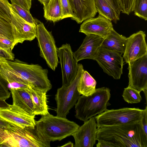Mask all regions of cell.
Returning a JSON list of instances; mask_svg holds the SVG:
<instances>
[{
	"label": "cell",
	"instance_id": "cell-26",
	"mask_svg": "<svg viewBox=\"0 0 147 147\" xmlns=\"http://www.w3.org/2000/svg\"><path fill=\"white\" fill-rule=\"evenodd\" d=\"M140 93V92L128 86L124 89L122 96L124 100L128 103H137L142 99Z\"/></svg>",
	"mask_w": 147,
	"mask_h": 147
},
{
	"label": "cell",
	"instance_id": "cell-12",
	"mask_svg": "<svg viewBox=\"0 0 147 147\" xmlns=\"http://www.w3.org/2000/svg\"><path fill=\"white\" fill-rule=\"evenodd\" d=\"M128 63V86L141 92L147 90V55Z\"/></svg>",
	"mask_w": 147,
	"mask_h": 147
},
{
	"label": "cell",
	"instance_id": "cell-20",
	"mask_svg": "<svg viewBox=\"0 0 147 147\" xmlns=\"http://www.w3.org/2000/svg\"><path fill=\"white\" fill-rule=\"evenodd\" d=\"M27 88L10 90L12 98L13 105L19 107L30 115H35L32 100Z\"/></svg>",
	"mask_w": 147,
	"mask_h": 147
},
{
	"label": "cell",
	"instance_id": "cell-10",
	"mask_svg": "<svg viewBox=\"0 0 147 147\" xmlns=\"http://www.w3.org/2000/svg\"><path fill=\"white\" fill-rule=\"evenodd\" d=\"M11 23L13 38L12 49L18 43L31 41L36 36V26L27 22L20 17L9 3Z\"/></svg>",
	"mask_w": 147,
	"mask_h": 147
},
{
	"label": "cell",
	"instance_id": "cell-41",
	"mask_svg": "<svg viewBox=\"0 0 147 147\" xmlns=\"http://www.w3.org/2000/svg\"><path fill=\"white\" fill-rule=\"evenodd\" d=\"M60 147H73L74 145L73 143L69 141L63 145L62 146H59Z\"/></svg>",
	"mask_w": 147,
	"mask_h": 147
},
{
	"label": "cell",
	"instance_id": "cell-19",
	"mask_svg": "<svg viewBox=\"0 0 147 147\" xmlns=\"http://www.w3.org/2000/svg\"><path fill=\"white\" fill-rule=\"evenodd\" d=\"M74 13L71 19L80 24L88 19L94 17L97 13L94 0H68Z\"/></svg>",
	"mask_w": 147,
	"mask_h": 147
},
{
	"label": "cell",
	"instance_id": "cell-42",
	"mask_svg": "<svg viewBox=\"0 0 147 147\" xmlns=\"http://www.w3.org/2000/svg\"><path fill=\"white\" fill-rule=\"evenodd\" d=\"M43 6L47 5L49 2L50 0H38Z\"/></svg>",
	"mask_w": 147,
	"mask_h": 147
},
{
	"label": "cell",
	"instance_id": "cell-27",
	"mask_svg": "<svg viewBox=\"0 0 147 147\" xmlns=\"http://www.w3.org/2000/svg\"><path fill=\"white\" fill-rule=\"evenodd\" d=\"M10 5L20 17L29 23L36 26L40 22L32 17L30 11L26 10L14 3H10Z\"/></svg>",
	"mask_w": 147,
	"mask_h": 147
},
{
	"label": "cell",
	"instance_id": "cell-45",
	"mask_svg": "<svg viewBox=\"0 0 147 147\" xmlns=\"http://www.w3.org/2000/svg\"><path fill=\"white\" fill-rule=\"evenodd\" d=\"M30 0V1H32V0Z\"/></svg>",
	"mask_w": 147,
	"mask_h": 147
},
{
	"label": "cell",
	"instance_id": "cell-3",
	"mask_svg": "<svg viewBox=\"0 0 147 147\" xmlns=\"http://www.w3.org/2000/svg\"><path fill=\"white\" fill-rule=\"evenodd\" d=\"M110 91L108 88L102 87L96 88L90 95L80 96L75 105V117L85 122L105 111L111 105Z\"/></svg>",
	"mask_w": 147,
	"mask_h": 147
},
{
	"label": "cell",
	"instance_id": "cell-36",
	"mask_svg": "<svg viewBox=\"0 0 147 147\" xmlns=\"http://www.w3.org/2000/svg\"><path fill=\"white\" fill-rule=\"evenodd\" d=\"M147 106L144 109L141 119L140 121L142 127L145 134L147 136Z\"/></svg>",
	"mask_w": 147,
	"mask_h": 147
},
{
	"label": "cell",
	"instance_id": "cell-7",
	"mask_svg": "<svg viewBox=\"0 0 147 147\" xmlns=\"http://www.w3.org/2000/svg\"><path fill=\"white\" fill-rule=\"evenodd\" d=\"M83 65L78 64L76 76L68 86H63L58 88L55 95L56 102V116L66 118L69 111L75 106L81 94L77 90V86L83 70Z\"/></svg>",
	"mask_w": 147,
	"mask_h": 147
},
{
	"label": "cell",
	"instance_id": "cell-16",
	"mask_svg": "<svg viewBox=\"0 0 147 147\" xmlns=\"http://www.w3.org/2000/svg\"><path fill=\"white\" fill-rule=\"evenodd\" d=\"M113 29L111 21L98 15L84 21L81 25L79 32L86 35L94 34L105 39Z\"/></svg>",
	"mask_w": 147,
	"mask_h": 147
},
{
	"label": "cell",
	"instance_id": "cell-44",
	"mask_svg": "<svg viewBox=\"0 0 147 147\" xmlns=\"http://www.w3.org/2000/svg\"><path fill=\"white\" fill-rule=\"evenodd\" d=\"M2 143V142L0 140V145Z\"/></svg>",
	"mask_w": 147,
	"mask_h": 147
},
{
	"label": "cell",
	"instance_id": "cell-29",
	"mask_svg": "<svg viewBox=\"0 0 147 147\" xmlns=\"http://www.w3.org/2000/svg\"><path fill=\"white\" fill-rule=\"evenodd\" d=\"M0 35L11 41L13 38L12 32L11 22L0 16Z\"/></svg>",
	"mask_w": 147,
	"mask_h": 147
},
{
	"label": "cell",
	"instance_id": "cell-4",
	"mask_svg": "<svg viewBox=\"0 0 147 147\" xmlns=\"http://www.w3.org/2000/svg\"><path fill=\"white\" fill-rule=\"evenodd\" d=\"M79 125L66 118L48 114L36 121L35 127L48 141H61L71 136Z\"/></svg>",
	"mask_w": 147,
	"mask_h": 147
},
{
	"label": "cell",
	"instance_id": "cell-39",
	"mask_svg": "<svg viewBox=\"0 0 147 147\" xmlns=\"http://www.w3.org/2000/svg\"><path fill=\"white\" fill-rule=\"evenodd\" d=\"M9 105V104L6 102L5 100L0 98V109L8 108Z\"/></svg>",
	"mask_w": 147,
	"mask_h": 147
},
{
	"label": "cell",
	"instance_id": "cell-40",
	"mask_svg": "<svg viewBox=\"0 0 147 147\" xmlns=\"http://www.w3.org/2000/svg\"><path fill=\"white\" fill-rule=\"evenodd\" d=\"M10 124L0 119V127L5 129L10 126Z\"/></svg>",
	"mask_w": 147,
	"mask_h": 147
},
{
	"label": "cell",
	"instance_id": "cell-2",
	"mask_svg": "<svg viewBox=\"0 0 147 147\" xmlns=\"http://www.w3.org/2000/svg\"><path fill=\"white\" fill-rule=\"evenodd\" d=\"M4 130L0 147H50L48 141L36 127L21 128L10 124Z\"/></svg>",
	"mask_w": 147,
	"mask_h": 147
},
{
	"label": "cell",
	"instance_id": "cell-30",
	"mask_svg": "<svg viewBox=\"0 0 147 147\" xmlns=\"http://www.w3.org/2000/svg\"><path fill=\"white\" fill-rule=\"evenodd\" d=\"M122 13L129 15L133 11L135 0H119Z\"/></svg>",
	"mask_w": 147,
	"mask_h": 147
},
{
	"label": "cell",
	"instance_id": "cell-11",
	"mask_svg": "<svg viewBox=\"0 0 147 147\" xmlns=\"http://www.w3.org/2000/svg\"><path fill=\"white\" fill-rule=\"evenodd\" d=\"M59 59L62 79L63 86H69L75 78L78 71V64L74 57L70 44L66 43L57 48Z\"/></svg>",
	"mask_w": 147,
	"mask_h": 147
},
{
	"label": "cell",
	"instance_id": "cell-5",
	"mask_svg": "<svg viewBox=\"0 0 147 147\" xmlns=\"http://www.w3.org/2000/svg\"><path fill=\"white\" fill-rule=\"evenodd\" d=\"M11 69L29 84L33 88L47 92L52 88L48 78L47 69L38 64H29L16 59L6 60Z\"/></svg>",
	"mask_w": 147,
	"mask_h": 147
},
{
	"label": "cell",
	"instance_id": "cell-46",
	"mask_svg": "<svg viewBox=\"0 0 147 147\" xmlns=\"http://www.w3.org/2000/svg\"><path fill=\"white\" fill-rule=\"evenodd\" d=\"M3 0V1H4V0Z\"/></svg>",
	"mask_w": 147,
	"mask_h": 147
},
{
	"label": "cell",
	"instance_id": "cell-13",
	"mask_svg": "<svg viewBox=\"0 0 147 147\" xmlns=\"http://www.w3.org/2000/svg\"><path fill=\"white\" fill-rule=\"evenodd\" d=\"M144 32L139 31L127 38L123 57L127 63L147 55V45Z\"/></svg>",
	"mask_w": 147,
	"mask_h": 147
},
{
	"label": "cell",
	"instance_id": "cell-14",
	"mask_svg": "<svg viewBox=\"0 0 147 147\" xmlns=\"http://www.w3.org/2000/svg\"><path fill=\"white\" fill-rule=\"evenodd\" d=\"M35 115H30L19 107L9 105L5 109H0V119L11 124L21 128L34 127Z\"/></svg>",
	"mask_w": 147,
	"mask_h": 147
},
{
	"label": "cell",
	"instance_id": "cell-33",
	"mask_svg": "<svg viewBox=\"0 0 147 147\" xmlns=\"http://www.w3.org/2000/svg\"><path fill=\"white\" fill-rule=\"evenodd\" d=\"M13 42L0 35V48L6 51H12Z\"/></svg>",
	"mask_w": 147,
	"mask_h": 147
},
{
	"label": "cell",
	"instance_id": "cell-24",
	"mask_svg": "<svg viewBox=\"0 0 147 147\" xmlns=\"http://www.w3.org/2000/svg\"><path fill=\"white\" fill-rule=\"evenodd\" d=\"M44 16L47 20L55 22L62 20V10L60 0H50L44 6Z\"/></svg>",
	"mask_w": 147,
	"mask_h": 147
},
{
	"label": "cell",
	"instance_id": "cell-31",
	"mask_svg": "<svg viewBox=\"0 0 147 147\" xmlns=\"http://www.w3.org/2000/svg\"><path fill=\"white\" fill-rule=\"evenodd\" d=\"M62 10V20L70 17L72 19L74 13L71 9L68 0H60Z\"/></svg>",
	"mask_w": 147,
	"mask_h": 147
},
{
	"label": "cell",
	"instance_id": "cell-28",
	"mask_svg": "<svg viewBox=\"0 0 147 147\" xmlns=\"http://www.w3.org/2000/svg\"><path fill=\"white\" fill-rule=\"evenodd\" d=\"M133 11L135 15L147 20V0H135Z\"/></svg>",
	"mask_w": 147,
	"mask_h": 147
},
{
	"label": "cell",
	"instance_id": "cell-38",
	"mask_svg": "<svg viewBox=\"0 0 147 147\" xmlns=\"http://www.w3.org/2000/svg\"><path fill=\"white\" fill-rule=\"evenodd\" d=\"M120 17L121 9L119 0H106Z\"/></svg>",
	"mask_w": 147,
	"mask_h": 147
},
{
	"label": "cell",
	"instance_id": "cell-32",
	"mask_svg": "<svg viewBox=\"0 0 147 147\" xmlns=\"http://www.w3.org/2000/svg\"><path fill=\"white\" fill-rule=\"evenodd\" d=\"M9 3L8 0H0V16L11 22Z\"/></svg>",
	"mask_w": 147,
	"mask_h": 147
},
{
	"label": "cell",
	"instance_id": "cell-18",
	"mask_svg": "<svg viewBox=\"0 0 147 147\" xmlns=\"http://www.w3.org/2000/svg\"><path fill=\"white\" fill-rule=\"evenodd\" d=\"M6 60L0 58V82L9 90L30 87L28 83L11 69Z\"/></svg>",
	"mask_w": 147,
	"mask_h": 147
},
{
	"label": "cell",
	"instance_id": "cell-43",
	"mask_svg": "<svg viewBox=\"0 0 147 147\" xmlns=\"http://www.w3.org/2000/svg\"><path fill=\"white\" fill-rule=\"evenodd\" d=\"M147 90H146L143 91L145 94L146 102H147Z\"/></svg>",
	"mask_w": 147,
	"mask_h": 147
},
{
	"label": "cell",
	"instance_id": "cell-1",
	"mask_svg": "<svg viewBox=\"0 0 147 147\" xmlns=\"http://www.w3.org/2000/svg\"><path fill=\"white\" fill-rule=\"evenodd\" d=\"M96 147H147V136L139 122L97 127Z\"/></svg>",
	"mask_w": 147,
	"mask_h": 147
},
{
	"label": "cell",
	"instance_id": "cell-15",
	"mask_svg": "<svg viewBox=\"0 0 147 147\" xmlns=\"http://www.w3.org/2000/svg\"><path fill=\"white\" fill-rule=\"evenodd\" d=\"M97 127L95 117L84 122L82 125L71 135L74 138L75 147H93L95 144Z\"/></svg>",
	"mask_w": 147,
	"mask_h": 147
},
{
	"label": "cell",
	"instance_id": "cell-25",
	"mask_svg": "<svg viewBox=\"0 0 147 147\" xmlns=\"http://www.w3.org/2000/svg\"><path fill=\"white\" fill-rule=\"evenodd\" d=\"M94 2L99 15L115 23L119 20L120 17L106 0H94Z\"/></svg>",
	"mask_w": 147,
	"mask_h": 147
},
{
	"label": "cell",
	"instance_id": "cell-37",
	"mask_svg": "<svg viewBox=\"0 0 147 147\" xmlns=\"http://www.w3.org/2000/svg\"><path fill=\"white\" fill-rule=\"evenodd\" d=\"M11 92L0 82V98L6 100L10 96Z\"/></svg>",
	"mask_w": 147,
	"mask_h": 147
},
{
	"label": "cell",
	"instance_id": "cell-21",
	"mask_svg": "<svg viewBox=\"0 0 147 147\" xmlns=\"http://www.w3.org/2000/svg\"><path fill=\"white\" fill-rule=\"evenodd\" d=\"M27 89L32 100L34 115L42 116L49 113L47 103V92L30 87Z\"/></svg>",
	"mask_w": 147,
	"mask_h": 147
},
{
	"label": "cell",
	"instance_id": "cell-6",
	"mask_svg": "<svg viewBox=\"0 0 147 147\" xmlns=\"http://www.w3.org/2000/svg\"><path fill=\"white\" fill-rule=\"evenodd\" d=\"M143 110L138 108L107 109L94 117L97 127L118 125L140 122Z\"/></svg>",
	"mask_w": 147,
	"mask_h": 147
},
{
	"label": "cell",
	"instance_id": "cell-9",
	"mask_svg": "<svg viewBox=\"0 0 147 147\" xmlns=\"http://www.w3.org/2000/svg\"><path fill=\"white\" fill-rule=\"evenodd\" d=\"M122 55L101 45L94 60L105 73L114 79L118 80L123 74L124 61Z\"/></svg>",
	"mask_w": 147,
	"mask_h": 147
},
{
	"label": "cell",
	"instance_id": "cell-35",
	"mask_svg": "<svg viewBox=\"0 0 147 147\" xmlns=\"http://www.w3.org/2000/svg\"><path fill=\"white\" fill-rule=\"evenodd\" d=\"M0 58L8 60L13 61L14 55L12 51H6L0 48Z\"/></svg>",
	"mask_w": 147,
	"mask_h": 147
},
{
	"label": "cell",
	"instance_id": "cell-23",
	"mask_svg": "<svg viewBox=\"0 0 147 147\" xmlns=\"http://www.w3.org/2000/svg\"><path fill=\"white\" fill-rule=\"evenodd\" d=\"M96 82L87 71L84 69L77 86V90L82 95L88 96L95 91Z\"/></svg>",
	"mask_w": 147,
	"mask_h": 147
},
{
	"label": "cell",
	"instance_id": "cell-22",
	"mask_svg": "<svg viewBox=\"0 0 147 147\" xmlns=\"http://www.w3.org/2000/svg\"><path fill=\"white\" fill-rule=\"evenodd\" d=\"M127 38L113 29L104 39L102 46L123 55L125 51Z\"/></svg>",
	"mask_w": 147,
	"mask_h": 147
},
{
	"label": "cell",
	"instance_id": "cell-34",
	"mask_svg": "<svg viewBox=\"0 0 147 147\" xmlns=\"http://www.w3.org/2000/svg\"><path fill=\"white\" fill-rule=\"evenodd\" d=\"M11 3H15L23 9L30 11L31 1L29 0H10Z\"/></svg>",
	"mask_w": 147,
	"mask_h": 147
},
{
	"label": "cell",
	"instance_id": "cell-8",
	"mask_svg": "<svg viewBox=\"0 0 147 147\" xmlns=\"http://www.w3.org/2000/svg\"><path fill=\"white\" fill-rule=\"evenodd\" d=\"M36 37L40 56L46 61L48 67L55 71L59 63L57 48L51 32L40 22L36 26Z\"/></svg>",
	"mask_w": 147,
	"mask_h": 147
},
{
	"label": "cell",
	"instance_id": "cell-17",
	"mask_svg": "<svg viewBox=\"0 0 147 147\" xmlns=\"http://www.w3.org/2000/svg\"><path fill=\"white\" fill-rule=\"evenodd\" d=\"M104 38L94 34L86 35L79 48L73 52L74 57L78 62L82 60H94Z\"/></svg>",
	"mask_w": 147,
	"mask_h": 147
}]
</instances>
